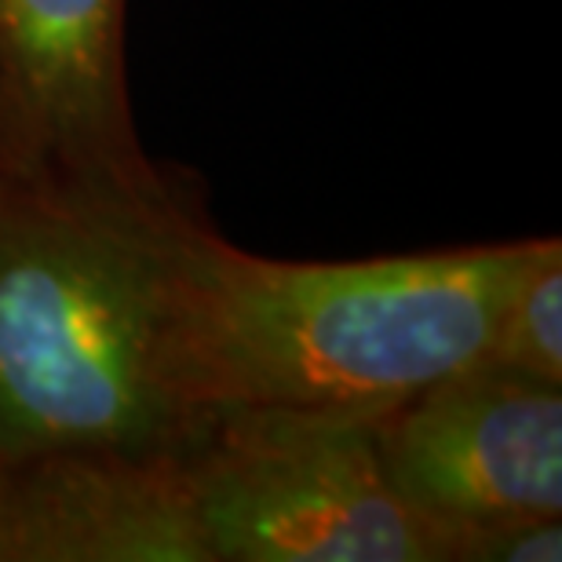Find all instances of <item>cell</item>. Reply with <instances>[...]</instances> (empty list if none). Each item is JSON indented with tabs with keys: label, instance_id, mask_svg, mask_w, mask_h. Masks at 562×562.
Masks as SVG:
<instances>
[{
	"label": "cell",
	"instance_id": "cell-6",
	"mask_svg": "<svg viewBox=\"0 0 562 562\" xmlns=\"http://www.w3.org/2000/svg\"><path fill=\"white\" fill-rule=\"evenodd\" d=\"M0 562H212L183 449L0 457Z\"/></svg>",
	"mask_w": 562,
	"mask_h": 562
},
{
	"label": "cell",
	"instance_id": "cell-2",
	"mask_svg": "<svg viewBox=\"0 0 562 562\" xmlns=\"http://www.w3.org/2000/svg\"><path fill=\"white\" fill-rule=\"evenodd\" d=\"M183 205L0 179V457L190 442L161 373V231Z\"/></svg>",
	"mask_w": 562,
	"mask_h": 562
},
{
	"label": "cell",
	"instance_id": "cell-1",
	"mask_svg": "<svg viewBox=\"0 0 562 562\" xmlns=\"http://www.w3.org/2000/svg\"><path fill=\"white\" fill-rule=\"evenodd\" d=\"M548 238L347 263L245 252L183 205L161 231V373L187 435L227 409H391L486 351Z\"/></svg>",
	"mask_w": 562,
	"mask_h": 562
},
{
	"label": "cell",
	"instance_id": "cell-8",
	"mask_svg": "<svg viewBox=\"0 0 562 562\" xmlns=\"http://www.w3.org/2000/svg\"><path fill=\"white\" fill-rule=\"evenodd\" d=\"M562 519H526L482 530L460 544L457 562H559Z\"/></svg>",
	"mask_w": 562,
	"mask_h": 562
},
{
	"label": "cell",
	"instance_id": "cell-3",
	"mask_svg": "<svg viewBox=\"0 0 562 562\" xmlns=\"http://www.w3.org/2000/svg\"><path fill=\"white\" fill-rule=\"evenodd\" d=\"M384 409H227L183 446L212 562H446L391 486Z\"/></svg>",
	"mask_w": 562,
	"mask_h": 562
},
{
	"label": "cell",
	"instance_id": "cell-4",
	"mask_svg": "<svg viewBox=\"0 0 562 562\" xmlns=\"http://www.w3.org/2000/svg\"><path fill=\"white\" fill-rule=\"evenodd\" d=\"M0 179L168 205L125 74V0H0Z\"/></svg>",
	"mask_w": 562,
	"mask_h": 562
},
{
	"label": "cell",
	"instance_id": "cell-5",
	"mask_svg": "<svg viewBox=\"0 0 562 562\" xmlns=\"http://www.w3.org/2000/svg\"><path fill=\"white\" fill-rule=\"evenodd\" d=\"M391 486L442 541L562 519V387L475 358L376 417Z\"/></svg>",
	"mask_w": 562,
	"mask_h": 562
},
{
	"label": "cell",
	"instance_id": "cell-7",
	"mask_svg": "<svg viewBox=\"0 0 562 562\" xmlns=\"http://www.w3.org/2000/svg\"><path fill=\"white\" fill-rule=\"evenodd\" d=\"M482 358L537 384L562 387V245L548 238L544 252L519 278L493 325Z\"/></svg>",
	"mask_w": 562,
	"mask_h": 562
}]
</instances>
